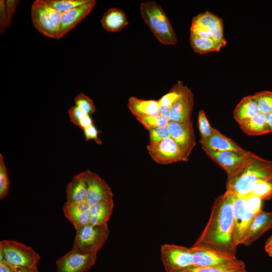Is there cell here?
I'll return each mask as SVG.
<instances>
[{
    "label": "cell",
    "instance_id": "6",
    "mask_svg": "<svg viewBox=\"0 0 272 272\" xmlns=\"http://www.w3.org/2000/svg\"><path fill=\"white\" fill-rule=\"evenodd\" d=\"M160 255L166 272H182L194 267L190 248L165 244L161 246Z\"/></svg>",
    "mask_w": 272,
    "mask_h": 272
},
{
    "label": "cell",
    "instance_id": "4",
    "mask_svg": "<svg viewBox=\"0 0 272 272\" xmlns=\"http://www.w3.org/2000/svg\"><path fill=\"white\" fill-rule=\"evenodd\" d=\"M40 256L32 248L16 241L0 242V260L4 259L13 267H37Z\"/></svg>",
    "mask_w": 272,
    "mask_h": 272
},
{
    "label": "cell",
    "instance_id": "35",
    "mask_svg": "<svg viewBox=\"0 0 272 272\" xmlns=\"http://www.w3.org/2000/svg\"><path fill=\"white\" fill-rule=\"evenodd\" d=\"M197 122L200 135L199 141H205L212 135L214 128L210 125L206 113L203 110H200L198 112Z\"/></svg>",
    "mask_w": 272,
    "mask_h": 272
},
{
    "label": "cell",
    "instance_id": "32",
    "mask_svg": "<svg viewBox=\"0 0 272 272\" xmlns=\"http://www.w3.org/2000/svg\"><path fill=\"white\" fill-rule=\"evenodd\" d=\"M45 3L56 10L63 13L82 5L89 0H44Z\"/></svg>",
    "mask_w": 272,
    "mask_h": 272
},
{
    "label": "cell",
    "instance_id": "15",
    "mask_svg": "<svg viewBox=\"0 0 272 272\" xmlns=\"http://www.w3.org/2000/svg\"><path fill=\"white\" fill-rule=\"evenodd\" d=\"M31 14L33 24L39 32L48 37L57 39L56 30L43 7L42 0H36L33 3Z\"/></svg>",
    "mask_w": 272,
    "mask_h": 272
},
{
    "label": "cell",
    "instance_id": "7",
    "mask_svg": "<svg viewBox=\"0 0 272 272\" xmlns=\"http://www.w3.org/2000/svg\"><path fill=\"white\" fill-rule=\"evenodd\" d=\"M231 194L233 213V238L234 245L237 247L241 244L256 215L247 208L244 196Z\"/></svg>",
    "mask_w": 272,
    "mask_h": 272
},
{
    "label": "cell",
    "instance_id": "34",
    "mask_svg": "<svg viewBox=\"0 0 272 272\" xmlns=\"http://www.w3.org/2000/svg\"><path fill=\"white\" fill-rule=\"evenodd\" d=\"M10 182L4 156L0 154V199L5 198L10 191Z\"/></svg>",
    "mask_w": 272,
    "mask_h": 272
},
{
    "label": "cell",
    "instance_id": "28",
    "mask_svg": "<svg viewBox=\"0 0 272 272\" xmlns=\"http://www.w3.org/2000/svg\"><path fill=\"white\" fill-rule=\"evenodd\" d=\"M245 268V263L237 259L230 263L212 266L193 267L182 272H235Z\"/></svg>",
    "mask_w": 272,
    "mask_h": 272
},
{
    "label": "cell",
    "instance_id": "45",
    "mask_svg": "<svg viewBox=\"0 0 272 272\" xmlns=\"http://www.w3.org/2000/svg\"><path fill=\"white\" fill-rule=\"evenodd\" d=\"M15 268L4 259L0 260V272H12Z\"/></svg>",
    "mask_w": 272,
    "mask_h": 272
},
{
    "label": "cell",
    "instance_id": "51",
    "mask_svg": "<svg viewBox=\"0 0 272 272\" xmlns=\"http://www.w3.org/2000/svg\"><path fill=\"white\" fill-rule=\"evenodd\" d=\"M235 272H248V271L246 270L245 268H244Z\"/></svg>",
    "mask_w": 272,
    "mask_h": 272
},
{
    "label": "cell",
    "instance_id": "37",
    "mask_svg": "<svg viewBox=\"0 0 272 272\" xmlns=\"http://www.w3.org/2000/svg\"><path fill=\"white\" fill-rule=\"evenodd\" d=\"M42 1L43 7L47 12L51 22L56 30L58 39V35L61 24L62 13L47 4L44 0H42Z\"/></svg>",
    "mask_w": 272,
    "mask_h": 272
},
{
    "label": "cell",
    "instance_id": "3",
    "mask_svg": "<svg viewBox=\"0 0 272 272\" xmlns=\"http://www.w3.org/2000/svg\"><path fill=\"white\" fill-rule=\"evenodd\" d=\"M140 9L143 19L160 43L164 45L177 43L178 38L169 19L157 2H143Z\"/></svg>",
    "mask_w": 272,
    "mask_h": 272
},
{
    "label": "cell",
    "instance_id": "17",
    "mask_svg": "<svg viewBox=\"0 0 272 272\" xmlns=\"http://www.w3.org/2000/svg\"><path fill=\"white\" fill-rule=\"evenodd\" d=\"M272 228V212L261 211L254 217L241 244L250 246Z\"/></svg>",
    "mask_w": 272,
    "mask_h": 272
},
{
    "label": "cell",
    "instance_id": "1",
    "mask_svg": "<svg viewBox=\"0 0 272 272\" xmlns=\"http://www.w3.org/2000/svg\"><path fill=\"white\" fill-rule=\"evenodd\" d=\"M232 198L228 191L215 200L209 221L193 244L201 245L236 254L233 238Z\"/></svg>",
    "mask_w": 272,
    "mask_h": 272
},
{
    "label": "cell",
    "instance_id": "38",
    "mask_svg": "<svg viewBox=\"0 0 272 272\" xmlns=\"http://www.w3.org/2000/svg\"><path fill=\"white\" fill-rule=\"evenodd\" d=\"M149 131V144L156 143L166 139L171 138L168 126L151 129Z\"/></svg>",
    "mask_w": 272,
    "mask_h": 272
},
{
    "label": "cell",
    "instance_id": "16",
    "mask_svg": "<svg viewBox=\"0 0 272 272\" xmlns=\"http://www.w3.org/2000/svg\"><path fill=\"white\" fill-rule=\"evenodd\" d=\"M193 106V94L191 90L186 86L182 95L172 105L169 120L185 122L191 120Z\"/></svg>",
    "mask_w": 272,
    "mask_h": 272
},
{
    "label": "cell",
    "instance_id": "11",
    "mask_svg": "<svg viewBox=\"0 0 272 272\" xmlns=\"http://www.w3.org/2000/svg\"><path fill=\"white\" fill-rule=\"evenodd\" d=\"M171 138L185 155L189 157L196 145V139L191 120L185 122L169 121L168 125Z\"/></svg>",
    "mask_w": 272,
    "mask_h": 272
},
{
    "label": "cell",
    "instance_id": "29",
    "mask_svg": "<svg viewBox=\"0 0 272 272\" xmlns=\"http://www.w3.org/2000/svg\"><path fill=\"white\" fill-rule=\"evenodd\" d=\"M186 86L178 81L169 92L159 99V104L171 108L173 103L182 95Z\"/></svg>",
    "mask_w": 272,
    "mask_h": 272
},
{
    "label": "cell",
    "instance_id": "26",
    "mask_svg": "<svg viewBox=\"0 0 272 272\" xmlns=\"http://www.w3.org/2000/svg\"><path fill=\"white\" fill-rule=\"evenodd\" d=\"M189 41L193 50L198 54L219 51L225 46L212 38H203L190 32Z\"/></svg>",
    "mask_w": 272,
    "mask_h": 272
},
{
    "label": "cell",
    "instance_id": "14",
    "mask_svg": "<svg viewBox=\"0 0 272 272\" xmlns=\"http://www.w3.org/2000/svg\"><path fill=\"white\" fill-rule=\"evenodd\" d=\"M96 2L89 0L87 3L62 13L60 28L58 39L65 35L68 32L87 17L95 7Z\"/></svg>",
    "mask_w": 272,
    "mask_h": 272
},
{
    "label": "cell",
    "instance_id": "39",
    "mask_svg": "<svg viewBox=\"0 0 272 272\" xmlns=\"http://www.w3.org/2000/svg\"><path fill=\"white\" fill-rule=\"evenodd\" d=\"M244 196L245 197L246 206L250 211L255 215L262 211V200L259 197L251 193H249Z\"/></svg>",
    "mask_w": 272,
    "mask_h": 272
},
{
    "label": "cell",
    "instance_id": "30",
    "mask_svg": "<svg viewBox=\"0 0 272 272\" xmlns=\"http://www.w3.org/2000/svg\"><path fill=\"white\" fill-rule=\"evenodd\" d=\"M136 119L147 129L167 127L169 119L161 115L157 116H137Z\"/></svg>",
    "mask_w": 272,
    "mask_h": 272
},
{
    "label": "cell",
    "instance_id": "40",
    "mask_svg": "<svg viewBox=\"0 0 272 272\" xmlns=\"http://www.w3.org/2000/svg\"><path fill=\"white\" fill-rule=\"evenodd\" d=\"M11 23L9 21L6 7V1H0V34L5 32L10 26Z\"/></svg>",
    "mask_w": 272,
    "mask_h": 272
},
{
    "label": "cell",
    "instance_id": "42",
    "mask_svg": "<svg viewBox=\"0 0 272 272\" xmlns=\"http://www.w3.org/2000/svg\"><path fill=\"white\" fill-rule=\"evenodd\" d=\"M86 141L94 140L97 144L102 143L99 137V131L93 124L83 130Z\"/></svg>",
    "mask_w": 272,
    "mask_h": 272
},
{
    "label": "cell",
    "instance_id": "23",
    "mask_svg": "<svg viewBox=\"0 0 272 272\" xmlns=\"http://www.w3.org/2000/svg\"><path fill=\"white\" fill-rule=\"evenodd\" d=\"M260 112L257 100L254 95L244 97L234 108L233 114L239 123L245 121Z\"/></svg>",
    "mask_w": 272,
    "mask_h": 272
},
{
    "label": "cell",
    "instance_id": "46",
    "mask_svg": "<svg viewBox=\"0 0 272 272\" xmlns=\"http://www.w3.org/2000/svg\"><path fill=\"white\" fill-rule=\"evenodd\" d=\"M171 109V108L170 107L159 105V110L160 115L166 118H168V119H169L170 116Z\"/></svg>",
    "mask_w": 272,
    "mask_h": 272
},
{
    "label": "cell",
    "instance_id": "20",
    "mask_svg": "<svg viewBox=\"0 0 272 272\" xmlns=\"http://www.w3.org/2000/svg\"><path fill=\"white\" fill-rule=\"evenodd\" d=\"M66 201L69 203L87 200V185L84 172L75 175L66 187Z\"/></svg>",
    "mask_w": 272,
    "mask_h": 272
},
{
    "label": "cell",
    "instance_id": "13",
    "mask_svg": "<svg viewBox=\"0 0 272 272\" xmlns=\"http://www.w3.org/2000/svg\"><path fill=\"white\" fill-rule=\"evenodd\" d=\"M87 185V200L90 205L113 199L111 188L98 174L87 170L84 172Z\"/></svg>",
    "mask_w": 272,
    "mask_h": 272
},
{
    "label": "cell",
    "instance_id": "2",
    "mask_svg": "<svg viewBox=\"0 0 272 272\" xmlns=\"http://www.w3.org/2000/svg\"><path fill=\"white\" fill-rule=\"evenodd\" d=\"M272 177V161L252 153L235 172L228 176L226 190L244 196L259 181Z\"/></svg>",
    "mask_w": 272,
    "mask_h": 272
},
{
    "label": "cell",
    "instance_id": "18",
    "mask_svg": "<svg viewBox=\"0 0 272 272\" xmlns=\"http://www.w3.org/2000/svg\"><path fill=\"white\" fill-rule=\"evenodd\" d=\"M90 206L87 201L76 203L65 202L63 205V214L76 230L88 224Z\"/></svg>",
    "mask_w": 272,
    "mask_h": 272
},
{
    "label": "cell",
    "instance_id": "50",
    "mask_svg": "<svg viewBox=\"0 0 272 272\" xmlns=\"http://www.w3.org/2000/svg\"><path fill=\"white\" fill-rule=\"evenodd\" d=\"M266 252L270 257H272V248L266 251Z\"/></svg>",
    "mask_w": 272,
    "mask_h": 272
},
{
    "label": "cell",
    "instance_id": "48",
    "mask_svg": "<svg viewBox=\"0 0 272 272\" xmlns=\"http://www.w3.org/2000/svg\"><path fill=\"white\" fill-rule=\"evenodd\" d=\"M266 121L269 132H272V112L266 115Z\"/></svg>",
    "mask_w": 272,
    "mask_h": 272
},
{
    "label": "cell",
    "instance_id": "21",
    "mask_svg": "<svg viewBox=\"0 0 272 272\" xmlns=\"http://www.w3.org/2000/svg\"><path fill=\"white\" fill-rule=\"evenodd\" d=\"M127 106L135 117L160 115L158 100H145L132 96L128 99Z\"/></svg>",
    "mask_w": 272,
    "mask_h": 272
},
{
    "label": "cell",
    "instance_id": "44",
    "mask_svg": "<svg viewBox=\"0 0 272 272\" xmlns=\"http://www.w3.org/2000/svg\"><path fill=\"white\" fill-rule=\"evenodd\" d=\"M93 124V120L92 118L90 115H88L81 119L77 126L83 130L86 128Z\"/></svg>",
    "mask_w": 272,
    "mask_h": 272
},
{
    "label": "cell",
    "instance_id": "41",
    "mask_svg": "<svg viewBox=\"0 0 272 272\" xmlns=\"http://www.w3.org/2000/svg\"><path fill=\"white\" fill-rule=\"evenodd\" d=\"M68 114L70 121L77 126L81 119L88 115V114L75 105L69 109Z\"/></svg>",
    "mask_w": 272,
    "mask_h": 272
},
{
    "label": "cell",
    "instance_id": "12",
    "mask_svg": "<svg viewBox=\"0 0 272 272\" xmlns=\"http://www.w3.org/2000/svg\"><path fill=\"white\" fill-rule=\"evenodd\" d=\"M203 150L212 160L219 164L226 171L228 176L238 170L252 154L247 151L243 152H236Z\"/></svg>",
    "mask_w": 272,
    "mask_h": 272
},
{
    "label": "cell",
    "instance_id": "8",
    "mask_svg": "<svg viewBox=\"0 0 272 272\" xmlns=\"http://www.w3.org/2000/svg\"><path fill=\"white\" fill-rule=\"evenodd\" d=\"M148 153L154 161L161 165H167L188 160L185 154L171 138L156 143L149 144Z\"/></svg>",
    "mask_w": 272,
    "mask_h": 272
},
{
    "label": "cell",
    "instance_id": "10",
    "mask_svg": "<svg viewBox=\"0 0 272 272\" xmlns=\"http://www.w3.org/2000/svg\"><path fill=\"white\" fill-rule=\"evenodd\" d=\"M194 267H207L222 265L238 259L236 254L201 245L190 247Z\"/></svg>",
    "mask_w": 272,
    "mask_h": 272
},
{
    "label": "cell",
    "instance_id": "19",
    "mask_svg": "<svg viewBox=\"0 0 272 272\" xmlns=\"http://www.w3.org/2000/svg\"><path fill=\"white\" fill-rule=\"evenodd\" d=\"M202 149L215 151H232L243 152L246 151L230 138L214 128L212 135L207 140L199 141Z\"/></svg>",
    "mask_w": 272,
    "mask_h": 272
},
{
    "label": "cell",
    "instance_id": "31",
    "mask_svg": "<svg viewBox=\"0 0 272 272\" xmlns=\"http://www.w3.org/2000/svg\"><path fill=\"white\" fill-rule=\"evenodd\" d=\"M263 200H269L272 198V177L258 182L251 192Z\"/></svg>",
    "mask_w": 272,
    "mask_h": 272
},
{
    "label": "cell",
    "instance_id": "43",
    "mask_svg": "<svg viewBox=\"0 0 272 272\" xmlns=\"http://www.w3.org/2000/svg\"><path fill=\"white\" fill-rule=\"evenodd\" d=\"M19 2L20 1L18 0L6 1V7L7 13L10 23H11L13 15L15 12L17 6Z\"/></svg>",
    "mask_w": 272,
    "mask_h": 272
},
{
    "label": "cell",
    "instance_id": "25",
    "mask_svg": "<svg viewBox=\"0 0 272 272\" xmlns=\"http://www.w3.org/2000/svg\"><path fill=\"white\" fill-rule=\"evenodd\" d=\"M239 125L241 129L249 135H260L269 133L266 115L260 112L251 118L239 123Z\"/></svg>",
    "mask_w": 272,
    "mask_h": 272
},
{
    "label": "cell",
    "instance_id": "36",
    "mask_svg": "<svg viewBox=\"0 0 272 272\" xmlns=\"http://www.w3.org/2000/svg\"><path fill=\"white\" fill-rule=\"evenodd\" d=\"M75 106L78 107L88 115L94 113L96 107L92 99L81 93L78 94L74 99Z\"/></svg>",
    "mask_w": 272,
    "mask_h": 272
},
{
    "label": "cell",
    "instance_id": "24",
    "mask_svg": "<svg viewBox=\"0 0 272 272\" xmlns=\"http://www.w3.org/2000/svg\"><path fill=\"white\" fill-rule=\"evenodd\" d=\"M113 207V199L91 205L88 224L96 226L107 224L112 214Z\"/></svg>",
    "mask_w": 272,
    "mask_h": 272
},
{
    "label": "cell",
    "instance_id": "5",
    "mask_svg": "<svg viewBox=\"0 0 272 272\" xmlns=\"http://www.w3.org/2000/svg\"><path fill=\"white\" fill-rule=\"evenodd\" d=\"M76 231L72 249L97 253L109 235L107 224L96 226L88 224Z\"/></svg>",
    "mask_w": 272,
    "mask_h": 272
},
{
    "label": "cell",
    "instance_id": "49",
    "mask_svg": "<svg viewBox=\"0 0 272 272\" xmlns=\"http://www.w3.org/2000/svg\"><path fill=\"white\" fill-rule=\"evenodd\" d=\"M271 248H272V235L267 240L264 245V249L266 251Z\"/></svg>",
    "mask_w": 272,
    "mask_h": 272
},
{
    "label": "cell",
    "instance_id": "47",
    "mask_svg": "<svg viewBox=\"0 0 272 272\" xmlns=\"http://www.w3.org/2000/svg\"><path fill=\"white\" fill-rule=\"evenodd\" d=\"M12 272H39L37 267L34 268H17Z\"/></svg>",
    "mask_w": 272,
    "mask_h": 272
},
{
    "label": "cell",
    "instance_id": "22",
    "mask_svg": "<svg viewBox=\"0 0 272 272\" xmlns=\"http://www.w3.org/2000/svg\"><path fill=\"white\" fill-rule=\"evenodd\" d=\"M102 27L107 31L117 32L122 30L128 24L124 12L118 8L107 10L101 20Z\"/></svg>",
    "mask_w": 272,
    "mask_h": 272
},
{
    "label": "cell",
    "instance_id": "33",
    "mask_svg": "<svg viewBox=\"0 0 272 272\" xmlns=\"http://www.w3.org/2000/svg\"><path fill=\"white\" fill-rule=\"evenodd\" d=\"M255 97L260 112L267 115L272 112V92L261 91L253 94Z\"/></svg>",
    "mask_w": 272,
    "mask_h": 272
},
{
    "label": "cell",
    "instance_id": "9",
    "mask_svg": "<svg viewBox=\"0 0 272 272\" xmlns=\"http://www.w3.org/2000/svg\"><path fill=\"white\" fill-rule=\"evenodd\" d=\"M97 254L72 249L56 260L57 272H86L95 264Z\"/></svg>",
    "mask_w": 272,
    "mask_h": 272
},
{
    "label": "cell",
    "instance_id": "27",
    "mask_svg": "<svg viewBox=\"0 0 272 272\" xmlns=\"http://www.w3.org/2000/svg\"><path fill=\"white\" fill-rule=\"evenodd\" d=\"M191 25L207 28L214 33L219 30L224 29L222 19L208 11L195 16L192 20Z\"/></svg>",
    "mask_w": 272,
    "mask_h": 272
}]
</instances>
